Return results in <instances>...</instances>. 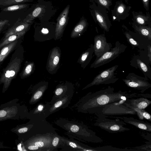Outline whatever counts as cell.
<instances>
[{
	"label": "cell",
	"instance_id": "6da1fadb",
	"mask_svg": "<svg viewBox=\"0 0 151 151\" xmlns=\"http://www.w3.org/2000/svg\"><path fill=\"white\" fill-rule=\"evenodd\" d=\"M114 88L109 86L107 88L93 93L90 99V108L97 109H103L106 105L121 100H127L137 96V94H128L126 92L119 91L114 92Z\"/></svg>",
	"mask_w": 151,
	"mask_h": 151
},
{
	"label": "cell",
	"instance_id": "484cf974",
	"mask_svg": "<svg viewBox=\"0 0 151 151\" xmlns=\"http://www.w3.org/2000/svg\"><path fill=\"white\" fill-rule=\"evenodd\" d=\"M34 66V64L33 62H31L28 63L26 65L21 74V78H25L29 76L32 72Z\"/></svg>",
	"mask_w": 151,
	"mask_h": 151
},
{
	"label": "cell",
	"instance_id": "4316f807",
	"mask_svg": "<svg viewBox=\"0 0 151 151\" xmlns=\"http://www.w3.org/2000/svg\"><path fill=\"white\" fill-rule=\"evenodd\" d=\"M113 0H90L91 1L96 3L106 9L110 11V6L112 5Z\"/></svg>",
	"mask_w": 151,
	"mask_h": 151
},
{
	"label": "cell",
	"instance_id": "30bf717a",
	"mask_svg": "<svg viewBox=\"0 0 151 151\" xmlns=\"http://www.w3.org/2000/svg\"><path fill=\"white\" fill-rule=\"evenodd\" d=\"M131 7L127 6L123 1L119 0L116 2L114 8L111 10L113 21L120 22L128 17Z\"/></svg>",
	"mask_w": 151,
	"mask_h": 151
},
{
	"label": "cell",
	"instance_id": "7c38bea8",
	"mask_svg": "<svg viewBox=\"0 0 151 151\" xmlns=\"http://www.w3.org/2000/svg\"><path fill=\"white\" fill-rule=\"evenodd\" d=\"M61 54L60 48L57 47L53 48L50 51L47 65V69L50 73L53 74L57 70Z\"/></svg>",
	"mask_w": 151,
	"mask_h": 151
},
{
	"label": "cell",
	"instance_id": "d6a6232c",
	"mask_svg": "<svg viewBox=\"0 0 151 151\" xmlns=\"http://www.w3.org/2000/svg\"><path fill=\"white\" fill-rule=\"evenodd\" d=\"M144 7L145 10L148 11L149 10V0H142Z\"/></svg>",
	"mask_w": 151,
	"mask_h": 151
},
{
	"label": "cell",
	"instance_id": "ac0fdd59",
	"mask_svg": "<svg viewBox=\"0 0 151 151\" xmlns=\"http://www.w3.org/2000/svg\"><path fill=\"white\" fill-rule=\"evenodd\" d=\"M128 103L132 107L144 109L151 104V101L147 99L141 98L137 99H129L128 100Z\"/></svg>",
	"mask_w": 151,
	"mask_h": 151
},
{
	"label": "cell",
	"instance_id": "2e32d148",
	"mask_svg": "<svg viewBox=\"0 0 151 151\" xmlns=\"http://www.w3.org/2000/svg\"><path fill=\"white\" fill-rule=\"evenodd\" d=\"M94 52L93 45L92 44L80 56L78 62L81 64L83 69H84L90 63L93 58Z\"/></svg>",
	"mask_w": 151,
	"mask_h": 151
},
{
	"label": "cell",
	"instance_id": "f35d334b",
	"mask_svg": "<svg viewBox=\"0 0 151 151\" xmlns=\"http://www.w3.org/2000/svg\"><path fill=\"white\" fill-rule=\"evenodd\" d=\"M28 129L27 127H23L19 129L18 132L19 133H24L26 132Z\"/></svg>",
	"mask_w": 151,
	"mask_h": 151
},
{
	"label": "cell",
	"instance_id": "3957f363",
	"mask_svg": "<svg viewBox=\"0 0 151 151\" xmlns=\"http://www.w3.org/2000/svg\"><path fill=\"white\" fill-rule=\"evenodd\" d=\"M30 5L25 3L1 7L0 19L8 20L11 27L17 22L23 20L30 13Z\"/></svg>",
	"mask_w": 151,
	"mask_h": 151
},
{
	"label": "cell",
	"instance_id": "9c48e42d",
	"mask_svg": "<svg viewBox=\"0 0 151 151\" xmlns=\"http://www.w3.org/2000/svg\"><path fill=\"white\" fill-rule=\"evenodd\" d=\"M94 52L96 57V58L109 51L112 47L111 43L107 42L104 34L96 35L94 37Z\"/></svg>",
	"mask_w": 151,
	"mask_h": 151
},
{
	"label": "cell",
	"instance_id": "4fadbf2b",
	"mask_svg": "<svg viewBox=\"0 0 151 151\" xmlns=\"http://www.w3.org/2000/svg\"><path fill=\"white\" fill-rule=\"evenodd\" d=\"M32 23L27 22L23 20L18 21L3 32L4 33L2 41L10 35L23 31H28Z\"/></svg>",
	"mask_w": 151,
	"mask_h": 151
},
{
	"label": "cell",
	"instance_id": "f1b7e54d",
	"mask_svg": "<svg viewBox=\"0 0 151 151\" xmlns=\"http://www.w3.org/2000/svg\"><path fill=\"white\" fill-rule=\"evenodd\" d=\"M11 27L9 21L6 20L0 19V34Z\"/></svg>",
	"mask_w": 151,
	"mask_h": 151
},
{
	"label": "cell",
	"instance_id": "ba28073f",
	"mask_svg": "<svg viewBox=\"0 0 151 151\" xmlns=\"http://www.w3.org/2000/svg\"><path fill=\"white\" fill-rule=\"evenodd\" d=\"M123 122L112 120L105 118H99L95 124L96 126L110 132H118L129 130L125 127Z\"/></svg>",
	"mask_w": 151,
	"mask_h": 151
},
{
	"label": "cell",
	"instance_id": "e0dca14e",
	"mask_svg": "<svg viewBox=\"0 0 151 151\" xmlns=\"http://www.w3.org/2000/svg\"><path fill=\"white\" fill-rule=\"evenodd\" d=\"M119 118L122 119L125 123L133 125L141 129L150 132L151 131L150 124L136 119L132 117H123Z\"/></svg>",
	"mask_w": 151,
	"mask_h": 151
},
{
	"label": "cell",
	"instance_id": "e575fe53",
	"mask_svg": "<svg viewBox=\"0 0 151 151\" xmlns=\"http://www.w3.org/2000/svg\"><path fill=\"white\" fill-rule=\"evenodd\" d=\"M79 127L76 125H73L70 128V130L73 132H77L79 130Z\"/></svg>",
	"mask_w": 151,
	"mask_h": 151
},
{
	"label": "cell",
	"instance_id": "d6986e66",
	"mask_svg": "<svg viewBox=\"0 0 151 151\" xmlns=\"http://www.w3.org/2000/svg\"><path fill=\"white\" fill-rule=\"evenodd\" d=\"M88 25V23L85 19H82L73 30L71 37L74 38L79 36L86 29Z\"/></svg>",
	"mask_w": 151,
	"mask_h": 151
},
{
	"label": "cell",
	"instance_id": "8fae6325",
	"mask_svg": "<svg viewBox=\"0 0 151 151\" xmlns=\"http://www.w3.org/2000/svg\"><path fill=\"white\" fill-rule=\"evenodd\" d=\"M70 5H68L61 12L57 19L55 31V39H60L62 36L68 21Z\"/></svg>",
	"mask_w": 151,
	"mask_h": 151
},
{
	"label": "cell",
	"instance_id": "d4e9b609",
	"mask_svg": "<svg viewBox=\"0 0 151 151\" xmlns=\"http://www.w3.org/2000/svg\"><path fill=\"white\" fill-rule=\"evenodd\" d=\"M126 104L128 107L133 109L136 111L139 118L140 119H143L145 118L151 121L150 115L144 109H139L132 107L129 105L128 103H127Z\"/></svg>",
	"mask_w": 151,
	"mask_h": 151
},
{
	"label": "cell",
	"instance_id": "7a4b0ae2",
	"mask_svg": "<svg viewBox=\"0 0 151 151\" xmlns=\"http://www.w3.org/2000/svg\"><path fill=\"white\" fill-rule=\"evenodd\" d=\"M24 52L23 47L21 45L14 50L9 63L3 69L0 76V84H4V89L8 88L19 72L23 60Z\"/></svg>",
	"mask_w": 151,
	"mask_h": 151
},
{
	"label": "cell",
	"instance_id": "44dd1931",
	"mask_svg": "<svg viewBox=\"0 0 151 151\" xmlns=\"http://www.w3.org/2000/svg\"><path fill=\"white\" fill-rule=\"evenodd\" d=\"M27 31H23L13 34L4 40L0 41V49L4 46L23 37Z\"/></svg>",
	"mask_w": 151,
	"mask_h": 151
},
{
	"label": "cell",
	"instance_id": "277c9868",
	"mask_svg": "<svg viewBox=\"0 0 151 151\" xmlns=\"http://www.w3.org/2000/svg\"><path fill=\"white\" fill-rule=\"evenodd\" d=\"M127 46L119 41H117L115 47L98 58L91 65V68H96L108 63L124 52Z\"/></svg>",
	"mask_w": 151,
	"mask_h": 151
},
{
	"label": "cell",
	"instance_id": "ab89813d",
	"mask_svg": "<svg viewBox=\"0 0 151 151\" xmlns=\"http://www.w3.org/2000/svg\"><path fill=\"white\" fill-rule=\"evenodd\" d=\"M6 112L5 111H0V117H4L6 115Z\"/></svg>",
	"mask_w": 151,
	"mask_h": 151
},
{
	"label": "cell",
	"instance_id": "52a82bcc",
	"mask_svg": "<svg viewBox=\"0 0 151 151\" xmlns=\"http://www.w3.org/2000/svg\"><path fill=\"white\" fill-rule=\"evenodd\" d=\"M123 81L128 87L143 92L151 87V84L148 81L147 77H142L133 73H129Z\"/></svg>",
	"mask_w": 151,
	"mask_h": 151
},
{
	"label": "cell",
	"instance_id": "1f68e13d",
	"mask_svg": "<svg viewBox=\"0 0 151 151\" xmlns=\"http://www.w3.org/2000/svg\"><path fill=\"white\" fill-rule=\"evenodd\" d=\"M63 86H60L57 88L55 91V93L57 96H60L63 92L64 89Z\"/></svg>",
	"mask_w": 151,
	"mask_h": 151
},
{
	"label": "cell",
	"instance_id": "8992f818",
	"mask_svg": "<svg viewBox=\"0 0 151 151\" xmlns=\"http://www.w3.org/2000/svg\"><path fill=\"white\" fill-rule=\"evenodd\" d=\"M118 66V65H115L103 70L96 75L93 78V81L87 85L83 89L94 85L114 83L119 79L115 75V71Z\"/></svg>",
	"mask_w": 151,
	"mask_h": 151
},
{
	"label": "cell",
	"instance_id": "5b68a950",
	"mask_svg": "<svg viewBox=\"0 0 151 151\" xmlns=\"http://www.w3.org/2000/svg\"><path fill=\"white\" fill-rule=\"evenodd\" d=\"M90 6V12L95 22L104 30L108 32L112 25L107 9L93 2Z\"/></svg>",
	"mask_w": 151,
	"mask_h": 151
},
{
	"label": "cell",
	"instance_id": "8d00e7d4",
	"mask_svg": "<svg viewBox=\"0 0 151 151\" xmlns=\"http://www.w3.org/2000/svg\"><path fill=\"white\" fill-rule=\"evenodd\" d=\"M63 102L62 101H60L56 102L54 105V109H57L60 107L63 104Z\"/></svg>",
	"mask_w": 151,
	"mask_h": 151
},
{
	"label": "cell",
	"instance_id": "74e56055",
	"mask_svg": "<svg viewBox=\"0 0 151 151\" xmlns=\"http://www.w3.org/2000/svg\"><path fill=\"white\" fill-rule=\"evenodd\" d=\"M148 53L147 56L149 57V60L150 62H151V46L149 45L147 46Z\"/></svg>",
	"mask_w": 151,
	"mask_h": 151
},
{
	"label": "cell",
	"instance_id": "7402d4cb",
	"mask_svg": "<svg viewBox=\"0 0 151 151\" xmlns=\"http://www.w3.org/2000/svg\"><path fill=\"white\" fill-rule=\"evenodd\" d=\"M43 7L39 6L35 8L23 20L24 21L29 23H32L33 20L37 17L44 10Z\"/></svg>",
	"mask_w": 151,
	"mask_h": 151
},
{
	"label": "cell",
	"instance_id": "cb8c5ba5",
	"mask_svg": "<svg viewBox=\"0 0 151 151\" xmlns=\"http://www.w3.org/2000/svg\"><path fill=\"white\" fill-rule=\"evenodd\" d=\"M35 0H0V8L13 5L30 2Z\"/></svg>",
	"mask_w": 151,
	"mask_h": 151
},
{
	"label": "cell",
	"instance_id": "5bb4252c",
	"mask_svg": "<svg viewBox=\"0 0 151 151\" xmlns=\"http://www.w3.org/2000/svg\"><path fill=\"white\" fill-rule=\"evenodd\" d=\"M23 37L7 44L1 48L0 49V68L8 56L21 45Z\"/></svg>",
	"mask_w": 151,
	"mask_h": 151
},
{
	"label": "cell",
	"instance_id": "b9f144b4",
	"mask_svg": "<svg viewBox=\"0 0 151 151\" xmlns=\"http://www.w3.org/2000/svg\"><path fill=\"white\" fill-rule=\"evenodd\" d=\"M69 144L70 146L73 148H76L77 147L76 145L74 143L72 142H70L69 143Z\"/></svg>",
	"mask_w": 151,
	"mask_h": 151
},
{
	"label": "cell",
	"instance_id": "f546056e",
	"mask_svg": "<svg viewBox=\"0 0 151 151\" xmlns=\"http://www.w3.org/2000/svg\"><path fill=\"white\" fill-rule=\"evenodd\" d=\"M124 35L127 38V41L129 44L132 45L134 46V47L139 46V43L132 38V36L128 32H125Z\"/></svg>",
	"mask_w": 151,
	"mask_h": 151
},
{
	"label": "cell",
	"instance_id": "836d02e7",
	"mask_svg": "<svg viewBox=\"0 0 151 151\" xmlns=\"http://www.w3.org/2000/svg\"><path fill=\"white\" fill-rule=\"evenodd\" d=\"M59 142V139L58 137H55L52 142V145L53 146L56 147L58 145Z\"/></svg>",
	"mask_w": 151,
	"mask_h": 151
},
{
	"label": "cell",
	"instance_id": "60d3db41",
	"mask_svg": "<svg viewBox=\"0 0 151 151\" xmlns=\"http://www.w3.org/2000/svg\"><path fill=\"white\" fill-rule=\"evenodd\" d=\"M41 32L43 34H47L49 32V31L47 29L43 28L42 31Z\"/></svg>",
	"mask_w": 151,
	"mask_h": 151
},
{
	"label": "cell",
	"instance_id": "7bdbcfd3",
	"mask_svg": "<svg viewBox=\"0 0 151 151\" xmlns=\"http://www.w3.org/2000/svg\"><path fill=\"white\" fill-rule=\"evenodd\" d=\"M126 3H127L128 0H124Z\"/></svg>",
	"mask_w": 151,
	"mask_h": 151
},
{
	"label": "cell",
	"instance_id": "ffe728a7",
	"mask_svg": "<svg viewBox=\"0 0 151 151\" xmlns=\"http://www.w3.org/2000/svg\"><path fill=\"white\" fill-rule=\"evenodd\" d=\"M132 27L135 31L138 33L149 40H151V27L149 26H143L133 22Z\"/></svg>",
	"mask_w": 151,
	"mask_h": 151
},
{
	"label": "cell",
	"instance_id": "603a6c76",
	"mask_svg": "<svg viewBox=\"0 0 151 151\" xmlns=\"http://www.w3.org/2000/svg\"><path fill=\"white\" fill-rule=\"evenodd\" d=\"M137 67L141 70L144 74L145 77L151 78V69L144 63L139 59L137 58Z\"/></svg>",
	"mask_w": 151,
	"mask_h": 151
},
{
	"label": "cell",
	"instance_id": "83f0119b",
	"mask_svg": "<svg viewBox=\"0 0 151 151\" xmlns=\"http://www.w3.org/2000/svg\"><path fill=\"white\" fill-rule=\"evenodd\" d=\"M46 139L44 138V139L41 138V139L40 138H39V139L37 138L30 143L29 145H35L39 147L40 148L44 147L48 145L49 142H47Z\"/></svg>",
	"mask_w": 151,
	"mask_h": 151
},
{
	"label": "cell",
	"instance_id": "d590c367",
	"mask_svg": "<svg viewBox=\"0 0 151 151\" xmlns=\"http://www.w3.org/2000/svg\"><path fill=\"white\" fill-rule=\"evenodd\" d=\"M28 149L30 150H38L40 148L35 145H30L27 147Z\"/></svg>",
	"mask_w": 151,
	"mask_h": 151
},
{
	"label": "cell",
	"instance_id": "9a60e30c",
	"mask_svg": "<svg viewBox=\"0 0 151 151\" xmlns=\"http://www.w3.org/2000/svg\"><path fill=\"white\" fill-rule=\"evenodd\" d=\"M132 13L133 22L142 25H148L151 26V19L149 12L147 13L146 14H143L142 12L133 11Z\"/></svg>",
	"mask_w": 151,
	"mask_h": 151
},
{
	"label": "cell",
	"instance_id": "4dcf8cb0",
	"mask_svg": "<svg viewBox=\"0 0 151 151\" xmlns=\"http://www.w3.org/2000/svg\"><path fill=\"white\" fill-rule=\"evenodd\" d=\"M46 86H43L41 88V89L38 90L35 93L33 96L34 100H37L42 96L44 90L46 88Z\"/></svg>",
	"mask_w": 151,
	"mask_h": 151
}]
</instances>
